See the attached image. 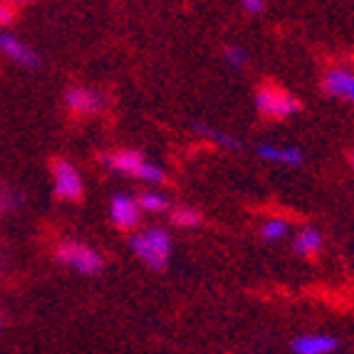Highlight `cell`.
I'll use <instances>...</instances> for the list:
<instances>
[{
  "label": "cell",
  "mask_w": 354,
  "mask_h": 354,
  "mask_svg": "<svg viewBox=\"0 0 354 354\" xmlns=\"http://www.w3.org/2000/svg\"><path fill=\"white\" fill-rule=\"evenodd\" d=\"M53 189L55 196L62 198V201H82L84 181L67 159L53 161Z\"/></svg>",
  "instance_id": "obj_5"
},
{
  "label": "cell",
  "mask_w": 354,
  "mask_h": 354,
  "mask_svg": "<svg viewBox=\"0 0 354 354\" xmlns=\"http://www.w3.org/2000/svg\"><path fill=\"white\" fill-rule=\"evenodd\" d=\"M203 221L201 211L194 206H176L171 208V223L176 228H198Z\"/></svg>",
  "instance_id": "obj_14"
},
{
  "label": "cell",
  "mask_w": 354,
  "mask_h": 354,
  "mask_svg": "<svg viewBox=\"0 0 354 354\" xmlns=\"http://www.w3.org/2000/svg\"><path fill=\"white\" fill-rule=\"evenodd\" d=\"M55 258H57V263L82 272V275H95V272H100L104 268V258L92 245L80 241L59 243L57 248H55Z\"/></svg>",
  "instance_id": "obj_4"
},
{
  "label": "cell",
  "mask_w": 354,
  "mask_h": 354,
  "mask_svg": "<svg viewBox=\"0 0 354 354\" xmlns=\"http://www.w3.org/2000/svg\"><path fill=\"white\" fill-rule=\"evenodd\" d=\"M102 164L114 174H124V176H136L147 183H161L166 178L164 169L159 164L147 161L134 149H119V151H106L102 156Z\"/></svg>",
  "instance_id": "obj_2"
},
{
  "label": "cell",
  "mask_w": 354,
  "mask_h": 354,
  "mask_svg": "<svg viewBox=\"0 0 354 354\" xmlns=\"http://www.w3.org/2000/svg\"><path fill=\"white\" fill-rule=\"evenodd\" d=\"M65 106L72 114L92 117V114H100L106 106V95L95 87H70L65 95Z\"/></svg>",
  "instance_id": "obj_6"
},
{
  "label": "cell",
  "mask_w": 354,
  "mask_h": 354,
  "mask_svg": "<svg viewBox=\"0 0 354 354\" xmlns=\"http://www.w3.org/2000/svg\"><path fill=\"white\" fill-rule=\"evenodd\" d=\"M263 161H270V164H280V166H300L305 161V153L297 147H285V144H260L255 149Z\"/></svg>",
  "instance_id": "obj_10"
},
{
  "label": "cell",
  "mask_w": 354,
  "mask_h": 354,
  "mask_svg": "<svg viewBox=\"0 0 354 354\" xmlns=\"http://www.w3.org/2000/svg\"><path fill=\"white\" fill-rule=\"evenodd\" d=\"M0 55L8 57L10 62H15L18 67H25V70H37L40 67V57L28 42H23L18 35H12L8 30L0 32Z\"/></svg>",
  "instance_id": "obj_7"
},
{
  "label": "cell",
  "mask_w": 354,
  "mask_h": 354,
  "mask_svg": "<svg viewBox=\"0 0 354 354\" xmlns=\"http://www.w3.org/2000/svg\"><path fill=\"white\" fill-rule=\"evenodd\" d=\"M0 327H3V315H0Z\"/></svg>",
  "instance_id": "obj_22"
},
{
  "label": "cell",
  "mask_w": 354,
  "mask_h": 354,
  "mask_svg": "<svg viewBox=\"0 0 354 354\" xmlns=\"http://www.w3.org/2000/svg\"><path fill=\"white\" fill-rule=\"evenodd\" d=\"M129 245L136 258L151 270H164L169 266V258H171L174 250L171 233L166 228H159V225H151V228H144L142 233H134Z\"/></svg>",
  "instance_id": "obj_1"
},
{
  "label": "cell",
  "mask_w": 354,
  "mask_h": 354,
  "mask_svg": "<svg viewBox=\"0 0 354 354\" xmlns=\"http://www.w3.org/2000/svg\"><path fill=\"white\" fill-rule=\"evenodd\" d=\"M322 89L330 97H337V100L352 102L354 104V72L344 70V67H332L322 77Z\"/></svg>",
  "instance_id": "obj_9"
},
{
  "label": "cell",
  "mask_w": 354,
  "mask_h": 354,
  "mask_svg": "<svg viewBox=\"0 0 354 354\" xmlns=\"http://www.w3.org/2000/svg\"><path fill=\"white\" fill-rule=\"evenodd\" d=\"M223 59L233 67V70H243V67L248 65V53H245L243 48H238V45H225Z\"/></svg>",
  "instance_id": "obj_18"
},
{
  "label": "cell",
  "mask_w": 354,
  "mask_h": 354,
  "mask_svg": "<svg viewBox=\"0 0 354 354\" xmlns=\"http://www.w3.org/2000/svg\"><path fill=\"white\" fill-rule=\"evenodd\" d=\"M292 248H295L297 255L307 258V255H317L319 248H322V236H319L317 228H302L297 230L295 241H292Z\"/></svg>",
  "instance_id": "obj_13"
},
{
  "label": "cell",
  "mask_w": 354,
  "mask_h": 354,
  "mask_svg": "<svg viewBox=\"0 0 354 354\" xmlns=\"http://www.w3.org/2000/svg\"><path fill=\"white\" fill-rule=\"evenodd\" d=\"M290 233V221L288 218H268L266 223L260 225V236H263V241L268 243H278L283 241L285 236Z\"/></svg>",
  "instance_id": "obj_15"
},
{
  "label": "cell",
  "mask_w": 354,
  "mask_h": 354,
  "mask_svg": "<svg viewBox=\"0 0 354 354\" xmlns=\"http://www.w3.org/2000/svg\"><path fill=\"white\" fill-rule=\"evenodd\" d=\"M191 129L196 131V136H206V139L216 142L218 147L228 149V151H241V142H238L236 136H230L228 131L216 129V127L206 124V122H196V124H191Z\"/></svg>",
  "instance_id": "obj_12"
},
{
  "label": "cell",
  "mask_w": 354,
  "mask_h": 354,
  "mask_svg": "<svg viewBox=\"0 0 354 354\" xmlns=\"http://www.w3.org/2000/svg\"><path fill=\"white\" fill-rule=\"evenodd\" d=\"M109 216H112V223L119 230H134L142 221V208L139 201L129 194H114L112 203H109Z\"/></svg>",
  "instance_id": "obj_8"
},
{
  "label": "cell",
  "mask_w": 354,
  "mask_h": 354,
  "mask_svg": "<svg viewBox=\"0 0 354 354\" xmlns=\"http://www.w3.org/2000/svg\"><path fill=\"white\" fill-rule=\"evenodd\" d=\"M139 208L147 213H164L166 208H169V198H166V194H161V191H142V196H139Z\"/></svg>",
  "instance_id": "obj_16"
},
{
  "label": "cell",
  "mask_w": 354,
  "mask_h": 354,
  "mask_svg": "<svg viewBox=\"0 0 354 354\" xmlns=\"http://www.w3.org/2000/svg\"><path fill=\"white\" fill-rule=\"evenodd\" d=\"M20 203H23V196H20L15 189H10L8 183H0V216L12 213Z\"/></svg>",
  "instance_id": "obj_17"
},
{
  "label": "cell",
  "mask_w": 354,
  "mask_h": 354,
  "mask_svg": "<svg viewBox=\"0 0 354 354\" xmlns=\"http://www.w3.org/2000/svg\"><path fill=\"white\" fill-rule=\"evenodd\" d=\"M335 349L337 339L327 332H313V335H300L292 339L295 354H332Z\"/></svg>",
  "instance_id": "obj_11"
},
{
  "label": "cell",
  "mask_w": 354,
  "mask_h": 354,
  "mask_svg": "<svg viewBox=\"0 0 354 354\" xmlns=\"http://www.w3.org/2000/svg\"><path fill=\"white\" fill-rule=\"evenodd\" d=\"M349 161H352V169H354V149H352V153H349Z\"/></svg>",
  "instance_id": "obj_21"
},
{
  "label": "cell",
  "mask_w": 354,
  "mask_h": 354,
  "mask_svg": "<svg viewBox=\"0 0 354 354\" xmlns=\"http://www.w3.org/2000/svg\"><path fill=\"white\" fill-rule=\"evenodd\" d=\"M300 100L278 84H260L255 89V109L266 119H288L300 112Z\"/></svg>",
  "instance_id": "obj_3"
},
{
  "label": "cell",
  "mask_w": 354,
  "mask_h": 354,
  "mask_svg": "<svg viewBox=\"0 0 354 354\" xmlns=\"http://www.w3.org/2000/svg\"><path fill=\"white\" fill-rule=\"evenodd\" d=\"M241 8H243L245 12H253V15H258V12L266 10L268 3H266V0H243Z\"/></svg>",
  "instance_id": "obj_20"
},
{
  "label": "cell",
  "mask_w": 354,
  "mask_h": 354,
  "mask_svg": "<svg viewBox=\"0 0 354 354\" xmlns=\"http://www.w3.org/2000/svg\"><path fill=\"white\" fill-rule=\"evenodd\" d=\"M12 20H15V6H12V3H6V0H0V32H3Z\"/></svg>",
  "instance_id": "obj_19"
}]
</instances>
